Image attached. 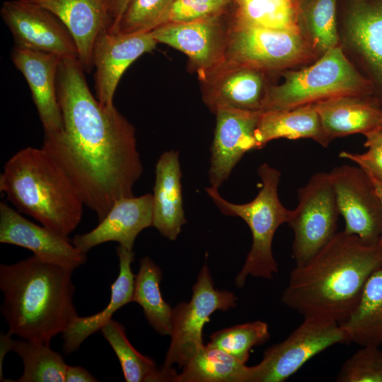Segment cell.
<instances>
[{"instance_id": "1", "label": "cell", "mask_w": 382, "mask_h": 382, "mask_svg": "<svg viewBox=\"0 0 382 382\" xmlns=\"http://www.w3.org/2000/svg\"><path fill=\"white\" fill-rule=\"evenodd\" d=\"M77 57L61 58L57 88L64 129L44 134L42 149L55 161L101 221L117 199L134 196L143 166L135 128L87 85Z\"/></svg>"}, {"instance_id": "2", "label": "cell", "mask_w": 382, "mask_h": 382, "mask_svg": "<svg viewBox=\"0 0 382 382\" xmlns=\"http://www.w3.org/2000/svg\"><path fill=\"white\" fill-rule=\"evenodd\" d=\"M382 265V245L344 231L289 274L281 301L303 318L344 322L356 308L369 276Z\"/></svg>"}, {"instance_id": "3", "label": "cell", "mask_w": 382, "mask_h": 382, "mask_svg": "<svg viewBox=\"0 0 382 382\" xmlns=\"http://www.w3.org/2000/svg\"><path fill=\"white\" fill-rule=\"evenodd\" d=\"M74 270L33 255L0 265L1 313L10 335L50 345L78 316Z\"/></svg>"}, {"instance_id": "4", "label": "cell", "mask_w": 382, "mask_h": 382, "mask_svg": "<svg viewBox=\"0 0 382 382\" xmlns=\"http://www.w3.org/2000/svg\"><path fill=\"white\" fill-rule=\"evenodd\" d=\"M0 191L20 213L62 236H68L81 222V196L42 148L21 149L5 163Z\"/></svg>"}, {"instance_id": "5", "label": "cell", "mask_w": 382, "mask_h": 382, "mask_svg": "<svg viewBox=\"0 0 382 382\" xmlns=\"http://www.w3.org/2000/svg\"><path fill=\"white\" fill-rule=\"evenodd\" d=\"M261 188L256 197L245 204H235L221 197L216 188L205 191L219 211L226 216L242 219L252 234V245L245 263L235 278V285L242 288L248 276L267 279L278 272V264L272 253V241L277 228L287 224L291 210L281 202L278 187L281 173L267 163L257 168Z\"/></svg>"}, {"instance_id": "6", "label": "cell", "mask_w": 382, "mask_h": 382, "mask_svg": "<svg viewBox=\"0 0 382 382\" xmlns=\"http://www.w3.org/2000/svg\"><path fill=\"white\" fill-rule=\"evenodd\" d=\"M284 82L268 85L262 111L291 109L341 96H372V86L345 55L341 45L312 65L283 74Z\"/></svg>"}, {"instance_id": "7", "label": "cell", "mask_w": 382, "mask_h": 382, "mask_svg": "<svg viewBox=\"0 0 382 382\" xmlns=\"http://www.w3.org/2000/svg\"><path fill=\"white\" fill-rule=\"evenodd\" d=\"M315 54L302 31L257 27L230 20L224 61L265 72L306 62Z\"/></svg>"}, {"instance_id": "8", "label": "cell", "mask_w": 382, "mask_h": 382, "mask_svg": "<svg viewBox=\"0 0 382 382\" xmlns=\"http://www.w3.org/2000/svg\"><path fill=\"white\" fill-rule=\"evenodd\" d=\"M237 300L233 292L215 288L204 264L192 286L191 299L173 308L170 342L162 367L170 369L178 364L182 368L204 346L202 331L211 315L235 308Z\"/></svg>"}, {"instance_id": "9", "label": "cell", "mask_w": 382, "mask_h": 382, "mask_svg": "<svg viewBox=\"0 0 382 382\" xmlns=\"http://www.w3.org/2000/svg\"><path fill=\"white\" fill-rule=\"evenodd\" d=\"M338 34L345 55L382 107V0H341Z\"/></svg>"}, {"instance_id": "10", "label": "cell", "mask_w": 382, "mask_h": 382, "mask_svg": "<svg viewBox=\"0 0 382 382\" xmlns=\"http://www.w3.org/2000/svg\"><path fill=\"white\" fill-rule=\"evenodd\" d=\"M297 197L287 223L294 232L296 265L306 262L336 234L340 214L330 173L313 174Z\"/></svg>"}, {"instance_id": "11", "label": "cell", "mask_w": 382, "mask_h": 382, "mask_svg": "<svg viewBox=\"0 0 382 382\" xmlns=\"http://www.w3.org/2000/svg\"><path fill=\"white\" fill-rule=\"evenodd\" d=\"M303 322L282 342L265 349L254 382H282L326 349L349 342L340 324L318 318Z\"/></svg>"}, {"instance_id": "12", "label": "cell", "mask_w": 382, "mask_h": 382, "mask_svg": "<svg viewBox=\"0 0 382 382\" xmlns=\"http://www.w3.org/2000/svg\"><path fill=\"white\" fill-rule=\"evenodd\" d=\"M330 173L339 214L347 233L369 244L382 236V203L367 173L359 166L342 165Z\"/></svg>"}, {"instance_id": "13", "label": "cell", "mask_w": 382, "mask_h": 382, "mask_svg": "<svg viewBox=\"0 0 382 382\" xmlns=\"http://www.w3.org/2000/svg\"><path fill=\"white\" fill-rule=\"evenodd\" d=\"M230 8L194 21L166 23L151 32L158 43L168 45L185 53L201 77L224 62Z\"/></svg>"}, {"instance_id": "14", "label": "cell", "mask_w": 382, "mask_h": 382, "mask_svg": "<svg viewBox=\"0 0 382 382\" xmlns=\"http://www.w3.org/2000/svg\"><path fill=\"white\" fill-rule=\"evenodd\" d=\"M0 14L16 46L54 54L62 58H78L71 34L62 21L47 9L33 3L13 0L2 4Z\"/></svg>"}, {"instance_id": "15", "label": "cell", "mask_w": 382, "mask_h": 382, "mask_svg": "<svg viewBox=\"0 0 382 382\" xmlns=\"http://www.w3.org/2000/svg\"><path fill=\"white\" fill-rule=\"evenodd\" d=\"M157 44L151 30L122 33L103 30L96 40L92 56L98 100L103 105H112L124 72L141 55L154 50Z\"/></svg>"}, {"instance_id": "16", "label": "cell", "mask_w": 382, "mask_h": 382, "mask_svg": "<svg viewBox=\"0 0 382 382\" xmlns=\"http://www.w3.org/2000/svg\"><path fill=\"white\" fill-rule=\"evenodd\" d=\"M262 111L220 108L211 146L210 187L219 189L243 155L256 149L255 130Z\"/></svg>"}, {"instance_id": "17", "label": "cell", "mask_w": 382, "mask_h": 382, "mask_svg": "<svg viewBox=\"0 0 382 382\" xmlns=\"http://www.w3.org/2000/svg\"><path fill=\"white\" fill-rule=\"evenodd\" d=\"M0 243L26 248L42 260L72 270L87 260L68 236L34 224L5 202H0Z\"/></svg>"}, {"instance_id": "18", "label": "cell", "mask_w": 382, "mask_h": 382, "mask_svg": "<svg viewBox=\"0 0 382 382\" xmlns=\"http://www.w3.org/2000/svg\"><path fill=\"white\" fill-rule=\"evenodd\" d=\"M199 79L203 100L212 112L220 108L262 111L268 86L265 71L224 61Z\"/></svg>"}, {"instance_id": "19", "label": "cell", "mask_w": 382, "mask_h": 382, "mask_svg": "<svg viewBox=\"0 0 382 382\" xmlns=\"http://www.w3.org/2000/svg\"><path fill=\"white\" fill-rule=\"evenodd\" d=\"M61 58L54 54L16 45L11 52L13 63L30 87L44 134H56L64 129L57 88Z\"/></svg>"}, {"instance_id": "20", "label": "cell", "mask_w": 382, "mask_h": 382, "mask_svg": "<svg viewBox=\"0 0 382 382\" xmlns=\"http://www.w3.org/2000/svg\"><path fill=\"white\" fill-rule=\"evenodd\" d=\"M153 195L122 197L113 204L106 216L89 232L76 235L72 243L87 253L102 243L115 241L133 250L139 233L153 225Z\"/></svg>"}, {"instance_id": "21", "label": "cell", "mask_w": 382, "mask_h": 382, "mask_svg": "<svg viewBox=\"0 0 382 382\" xmlns=\"http://www.w3.org/2000/svg\"><path fill=\"white\" fill-rule=\"evenodd\" d=\"M37 4L54 13L66 25L76 43L83 70L93 69V50L98 35L112 21L109 0H22Z\"/></svg>"}, {"instance_id": "22", "label": "cell", "mask_w": 382, "mask_h": 382, "mask_svg": "<svg viewBox=\"0 0 382 382\" xmlns=\"http://www.w3.org/2000/svg\"><path fill=\"white\" fill-rule=\"evenodd\" d=\"M181 177L179 152H163L156 164L152 226L170 241L178 238L186 223Z\"/></svg>"}, {"instance_id": "23", "label": "cell", "mask_w": 382, "mask_h": 382, "mask_svg": "<svg viewBox=\"0 0 382 382\" xmlns=\"http://www.w3.org/2000/svg\"><path fill=\"white\" fill-rule=\"evenodd\" d=\"M312 104L330 141L354 134L364 135L382 127V107L372 96H341Z\"/></svg>"}, {"instance_id": "24", "label": "cell", "mask_w": 382, "mask_h": 382, "mask_svg": "<svg viewBox=\"0 0 382 382\" xmlns=\"http://www.w3.org/2000/svg\"><path fill=\"white\" fill-rule=\"evenodd\" d=\"M119 258V274L111 286L109 303L99 313L86 317L77 316L62 333L63 351L69 354L78 350L92 334L100 330L112 319V315L125 305L132 302L135 275L131 268L134 252L121 245L117 248Z\"/></svg>"}, {"instance_id": "25", "label": "cell", "mask_w": 382, "mask_h": 382, "mask_svg": "<svg viewBox=\"0 0 382 382\" xmlns=\"http://www.w3.org/2000/svg\"><path fill=\"white\" fill-rule=\"evenodd\" d=\"M255 138L256 149L280 138L311 139L323 147H328L330 142L313 104L291 109L262 111L255 130Z\"/></svg>"}, {"instance_id": "26", "label": "cell", "mask_w": 382, "mask_h": 382, "mask_svg": "<svg viewBox=\"0 0 382 382\" xmlns=\"http://www.w3.org/2000/svg\"><path fill=\"white\" fill-rule=\"evenodd\" d=\"M175 382H254L255 366L245 363L226 352L204 345L182 367Z\"/></svg>"}, {"instance_id": "27", "label": "cell", "mask_w": 382, "mask_h": 382, "mask_svg": "<svg viewBox=\"0 0 382 382\" xmlns=\"http://www.w3.org/2000/svg\"><path fill=\"white\" fill-rule=\"evenodd\" d=\"M340 325L349 342L382 344V265L369 276L356 308Z\"/></svg>"}, {"instance_id": "28", "label": "cell", "mask_w": 382, "mask_h": 382, "mask_svg": "<svg viewBox=\"0 0 382 382\" xmlns=\"http://www.w3.org/2000/svg\"><path fill=\"white\" fill-rule=\"evenodd\" d=\"M100 330L118 358L125 381L175 382L176 371L158 367L151 358L137 351L128 340L122 324L112 318Z\"/></svg>"}, {"instance_id": "29", "label": "cell", "mask_w": 382, "mask_h": 382, "mask_svg": "<svg viewBox=\"0 0 382 382\" xmlns=\"http://www.w3.org/2000/svg\"><path fill=\"white\" fill-rule=\"evenodd\" d=\"M161 280V269L149 257H142L135 275L132 302L141 306L145 318L158 334L170 335L173 308L162 296Z\"/></svg>"}, {"instance_id": "30", "label": "cell", "mask_w": 382, "mask_h": 382, "mask_svg": "<svg viewBox=\"0 0 382 382\" xmlns=\"http://www.w3.org/2000/svg\"><path fill=\"white\" fill-rule=\"evenodd\" d=\"M233 21L277 30H300L299 4L292 0H233Z\"/></svg>"}, {"instance_id": "31", "label": "cell", "mask_w": 382, "mask_h": 382, "mask_svg": "<svg viewBox=\"0 0 382 382\" xmlns=\"http://www.w3.org/2000/svg\"><path fill=\"white\" fill-rule=\"evenodd\" d=\"M338 0H304L299 4L301 31L316 53L324 54L340 45Z\"/></svg>"}, {"instance_id": "32", "label": "cell", "mask_w": 382, "mask_h": 382, "mask_svg": "<svg viewBox=\"0 0 382 382\" xmlns=\"http://www.w3.org/2000/svg\"><path fill=\"white\" fill-rule=\"evenodd\" d=\"M11 351L22 359V376L15 382H65L68 365L50 345L27 340H12Z\"/></svg>"}, {"instance_id": "33", "label": "cell", "mask_w": 382, "mask_h": 382, "mask_svg": "<svg viewBox=\"0 0 382 382\" xmlns=\"http://www.w3.org/2000/svg\"><path fill=\"white\" fill-rule=\"evenodd\" d=\"M270 337L268 325L256 320L236 325L214 332L208 345L221 349L246 363L253 347L261 345Z\"/></svg>"}, {"instance_id": "34", "label": "cell", "mask_w": 382, "mask_h": 382, "mask_svg": "<svg viewBox=\"0 0 382 382\" xmlns=\"http://www.w3.org/2000/svg\"><path fill=\"white\" fill-rule=\"evenodd\" d=\"M380 346H362L342 366L338 382H382V350Z\"/></svg>"}, {"instance_id": "35", "label": "cell", "mask_w": 382, "mask_h": 382, "mask_svg": "<svg viewBox=\"0 0 382 382\" xmlns=\"http://www.w3.org/2000/svg\"><path fill=\"white\" fill-rule=\"evenodd\" d=\"M175 0H129L117 32L131 33L155 28Z\"/></svg>"}, {"instance_id": "36", "label": "cell", "mask_w": 382, "mask_h": 382, "mask_svg": "<svg viewBox=\"0 0 382 382\" xmlns=\"http://www.w3.org/2000/svg\"><path fill=\"white\" fill-rule=\"evenodd\" d=\"M233 2V0H175L157 26L166 23L190 22L217 15L228 11Z\"/></svg>"}, {"instance_id": "37", "label": "cell", "mask_w": 382, "mask_h": 382, "mask_svg": "<svg viewBox=\"0 0 382 382\" xmlns=\"http://www.w3.org/2000/svg\"><path fill=\"white\" fill-rule=\"evenodd\" d=\"M364 146L367 148L364 153L355 154L342 151L339 156L355 163L369 175L382 184V146L378 144Z\"/></svg>"}, {"instance_id": "38", "label": "cell", "mask_w": 382, "mask_h": 382, "mask_svg": "<svg viewBox=\"0 0 382 382\" xmlns=\"http://www.w3.org/2000/svg\"><path fill=\"white\" fill-rule=\"evenodd\" d=\"M129 0H109L108 11L112 21L108 30L116 33L120 18Z\"/></svg>"}, {"instance_id": "39", "label": "cell", "mask_w": 382, "mask_h": 382, "mask_svg": "<svg viewBox=\"0 0 382 382\" xmlns=\"http://www.w3.org/2000/svg\"><path fill=\"white\" fill-rule=\"evenodd\" d=\"M98 380L88 370L79 366H68L65 373V382H96Z\"/></svg>"}, {"instance_id": "40", "label": "cell", "mask_w": 382, "mask_h": 382, "mask_svg": "<svg viewBox=\"0 0 382 382\" xmlns=\"http://www.w3.org/2000/svg\"><path fill=\"white\" fill-rule=\"evenodd\" d=\"M11 335L8 332L6 334L1 335V357H0V375L1 379H2V361L6 355V354L11 351V342L12 339L11 338Z\"/></svg>"}, {"instance_id": "41", "label": "cell", "mask_w": 382, "mask_h": 382, "mask_svg": "<svg viewBox=\"0 0 382 382\" xmlns=\"http://www.w3.org/2000/svg\"><path fill=\"white\" fill-rule=\"evenodd\" d=\"M366 141L364 146L368 144H378L382 146V132L375 130L364 134Z\"/></svg>"}, {"instance_id": "42", "label": "cell", "mask_w": 382, "mask_h": 382, "mask_svg": "<svg viewBox=\"0 0 382 382\" xmlns=\"http://www.w3.org/2000/svg\"><path fill=\"white\" fill-rule=\"evenodd\" d=\"M368 175V174H367ZM370 177V178L372 180V183L375 186V188H376V192L378 194V195L379 196L380 199H381V203H382V184L381 183H379L378 181H377L376 179H374V178H372L371 176L369 175ZM378 243L382 245V236L379 240V242Z\"/></svg>"}, {"instance_id": "43", "label": "cell", "mask_w": 382, "mask_h": 382, "mask_svg": "<svg viewBox=\"0 0 382 382\" xmlns=\"http://www.w3.org/2000/svg\"><path fill=\"white\" fill-rule=\"evenodd\" d=\"M292 1H294L295 3H296L298 4H300L304 0H292Z\"/></svg>"}, {"instance_id": "44", "label": "cell", "mask_w": 382, "mask_h": 382, "mask_svg": "<svg viewBox=\"0 0 382 382\" xmlns=\"http://www.w3.org/2000/svg\"><path fill=\"white\" fill-rule=\"evenodd\" d=\"M379 131L382 132V127H381V129H379Z\"/></svg>"}]
</instances>
